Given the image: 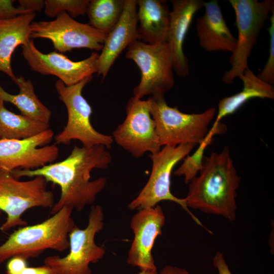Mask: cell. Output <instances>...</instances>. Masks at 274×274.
Returning a JSON list of instances; mask_svg holds the SVG:
<instances>
[{
  "mask_svg": "<svg viewBox=\"0 0 274 274\" xmlns=\"http://www.w3.org/2000/svg\"><path fill=\"white\" fill-rule=\"evenodd\" d=\"M107 149L102 145L90 148L75 145L63 160L33 170L16 169L11 173L17 179L41 176L47 182L60 187V196L51 209V215L64 207L81 211L86 206L92 204L106 187V178L91 181L90 174L94 169H105L109 167L112 157Z\"/></svg>",
  "mask_w": 274,
  "mask_h": 274,
  "instance_id": "1",
  "label": "cell"
},
{
  "mask_svg": "<svg viewBox=\"0 0 274 274\" xmlns=\"http://www.w3.org/2000/svg\"><path fill=\"white\" fill-rule=\"evenodd\" d=\"M241 178L237 175L227 146L220 153L204 156L198 176L189 183L185 198L186 205L193 209L235 219L237 190Z\"/></svg>",
  "mask_w": 274,
  "mask_h": 274,
  "instance_id": "2",
  "label": "cell"
},
{
  "mask_svg": "<svg viewBox=\"0 0 274 274\" xmlns=\"http://www.w3.org/2000/svg\"><path fill=\"white\" fill-rule=\"evenodd\" d=\"M73 209L64 207L44 221L20 227L0 245V264L12 257L26 260L40 256L47 249L60 252L69 248L68 235L76 224Z\"/></svg>",
  "mask_w": 274,
  "mask_h": 274,
  "instance_id": "3",
  "label": "cell"
},
{
  "mask_svg": "<svg viewBox=\"0 0 274 274\" xmlns=\"http://www.w3.org/2000/svg\"><path fill=\"white\" fill-rule=\"evenodd\" d=\"M148 100L161 147L199 145L217 113L215 108L198 114L184 113L177 107H169L163 95L151 96Z\"/></svg>",
  "mask_w": 274,
  "mask_h": 274,
  "instance_id": "4",
  "label": "cell"
},
{
  "mask_svg": "<svg viewBox=\"0 0 274 274\" xmlns=\"http://www.w3.org/2000/svg\"><path fill=\"white\" fill-rule=\"evenodd\" d=\"M235 16L238 32L236 46L229 58L230 68L222 77L231 84L249 68L248 59L269 14L274 12L273 0H229Z\"/></svg>",
  "mask_w": 274,
  "mask_h": 274,
  "instance_id": "5",
  "label": "cell"
},
{
  "mask_svg": "<svg viewBox=\"0 0 274 274\" xmlns=\"http://www.w3.org/2000/svg\"><path fill=\"white\" fill-rule=\"evenodd\" d=\"M92 79L93 76H90L68 86L59 80L56 82L58 97L65 106L67 113L66 125L54 136L56 144L68 145L72 140H78L86 148L98 145L107 149L111 147L114 142L112 136L100 133L92 126V108L82 94L85 86Z\"/></svg>",
  "mask_w": 274,
  "mask_h": 274,
  "instance_id": "6",
  "label": "cell"
},
{
  "mask_svg": "<svg viewBox=\"0 0 274 274\" xmlns=\"http://www.w3.org/2000/svg\"><path fill=\"white\" fill-rule=\"evenodd\" d=\"M196 145L181 144L177 146H165L149 157L152 166L150 177L138 195L128 204L130 210L154 207L163 200L175 202L185 210L196 223L204 227L199 220L187 207L185 198H179L170 191L171 175L176 164L189 154Z\"/></svg>",
  "mask_w": 274,
  "mask_h": 274,
  "instance_id": "7",
  "label": "cell"
},
{
  "mask_svg": "<svg viewBox=\"0 0 274 274\" xmlns=\"http://www.w3.org/2000/svg\"><path fill=\"white\" fill-rule=\"evenodd\" d=\"M46 184V180L41 176L19 181L11 172L0 169V211L7 215L6 221L0 227L1 231L26 226L27 222L22 216L29 209L52 208L54 195L47 189Z\"/></svg>",
  "mask_w": 274,
  "mask_h": 274,
  "instance_id": "8",
  "label": "cell"
},
{
  "mask_svg": "<svg viewBox=\"0 0 274 274\" xmlns=\"http://www.w3.org/2000/svg\"><path fill=\"white\" fill-rule=\"evenodd\" d=\"M104 219L101 207L92 206L87 226L80 229L76 225L69 233V253L63 257L48 256L44 264L52 267L56 274H91L89 264L97 263L106 253L104 248L95 242L96 234L104 227Z\"/></svg>",
  "mask_w": 274,
  "mask_h": 274,
  "instance_id": "9",
  "label": "cell"
},
{
  "mask_svg": "<svg viewBox=\"0 0 274 274\" xmlns=\"http://www.w3.org/2000/svg\"><path fill=\"white\" fill-rule=\"evenodd\" d=\"M125 57L133 61L141 71L133 96L142 99L147 95H164L174 87L173 60L166 42L149 44L135 40L127 47Z\"/></svg>",
  "mask_w": 274,
  "mask_h": 274,
  "instance_id": "10",
  "label": "cell"
},
{
  "mask_svg": "<svg viewBox=\"0 0 274 274\" xmlns=\"http://www.w3.org/2000/svg\"><path fill=\"white\" fill-rule=\"evenodd\" d=\"M125 111V119L113 132L114 141L135 158L147 152H158L161 147L148 99L133 96L127 101Z\"/></svg>",
  "mask_w": 274,
  "mask_h": 274,
  "instance_id": "11",
  "label": "cell"
},
{
  "mask_svg": "<svg viewBox=\"0 0 274 274\" xmlns=\"http://www.w3.org/2000/svg\"><path fill=\"white\" fill-rule=\"evenodd\" d=\"M30 29V38L48 39L61 53L75 48L101 51L107 37L88 23L77 21L65 12L59 13L53 20L32 22Z\"/></svg>",
  "mask_w": 274,
  "mask_h": 274,
  "instance_id": "12",
  "label": "cell"
},
{
  "mask_svg": "<svg viewBox=\"0 0 274 274\" xmlns=\"http://www.w3.org/2000/svg\"><path fill=\"white\" fill-rule=\"evenodd\" d=\"M54 136L48 129L33 136L20 140L0 139V169L33 170L53 163L59 150L53 144L47 145Z\"/></svg>",
  "mask_w": 274,
  "mask_h": 274,
  "instance_id": "13",
  "label": "cell"
},
{
  "mask_svg": "<svg viewBox=\"0 0 274 274\" xmlns=\"http://www.w3.org/2000/svg\"><path fill=\"white\" fill-rule=\"evenodd\" d=\"M22 55L32 71L43 75L56 76L67 86L98 72L99 54L96 52L84 60L74 61L55 51L43 53L30 40L22 46Z\"/></svg>",
  "mask_w": 274,
  "mask_h": 274,
  "instance_id": "14",
  "label": "cell"
},
{
  "mask_svg": "<svg viewBox=\"0 0 274 274\" xmlns=\"http://www.w3.org/2000/svg\"><path fill=\"white\" fill-rule=\"evenodd\" d=\"M165 217L162 208L156 205L138 210L130 221L134 237L128 251V264L140 271H156L152 250L156 238L162 235Z\"/></svg>",
  "mask_w": 274,
  "mask_h": 274,
  "instance_id": "15",
  "label": "cell"
},
{
  "mask_svg": "<svg viewBox=\"0 0 274 274\" xmlns=\"http://www.w3.org/2000/svg\"><path fill=\"white\" fill-rule=\"evenodd\" d=\"M201 0H173L166 43L172 55L174 72L179 77L189 74V63L183 50L186 36L196 13L203 7Z\"/></svg>",
  "mask_w": 274,
  "mask_h": 274,
  "instance_id": "16",
  "label": "cell"
},
{
  "mask_svg": "<svg viewBox=\"0 0 274 274\" xmlns=\"http://www.w3.org/2000/svg\"><path fill=\"white\" fill-rule=\"evenodd\" d=\"M138 23L136 0H125L122 14L107 35L99 54L97 74L103 80L123 50L132 42L139 40Z\"/></svg>",
  "mask_w": 274,
  "mask_h": 274,
  "instance_id": "17",
  "label": "cell"
},
{
  "mask_svg": "<svg viewBox=\"0 0 274 274\" xmlns=\"http://www.w3.org/2000/svg\"><path fill=\"white\" fill-rule=\"evenodd\" d=\"M204 14L197 18V36L200 46L209 52L232 53L236 46V39L227 25L216 0L203 3Z\"/></svg>",
  "mask_w": 274,
  "mask_h": 274,
  "instance_id": "18",
  "label": "cell"
},
{
  "mask_svg": "<svg viewBox=\"0 0 274 274\" xmlns=\"http://www.w3.org/2000/svg\"><path fill=\"white\" fill-rule=\"evenodd\" d=\"M139 40L149 44L166 42L170 12L162 0H136Z\"/></svg>",
  "mask_w": 274,
  "mask_h": 274,
  "instance_id": "19",
  "label": "cell"
},
{
  "mask_svg": "<svg viewBox=\"0 0 274 274\" xmlns=\"http://www.w3.org/2000/svg\"><path fill=\"white\" fill-rule=\"evenodd\" d=\"M35 17L36 13H27L0 20V72L14 82L16 77L11 67V57L19 45L30 41V26Z\"/></svg>",
  "mask_w": 274,
  "mask_h": 274,
  "instance_id": "20",
  "label": "cell"
},
{
  "mask_svg": "<svg viewBox=\"0 0 274 274\" xmlns=\"http://www.w3.org/2000/svg\"><path fill=\"white\" fill-rule=\"evenodd\" d=\"M238 78L243 82L242 90L234 95L219 100L216 118L213 125H217L223 117L235 113L252 98H274L273 85L259 79L249 67Z\"/></svg>",
  "mask_w": 274,
  "mask_h": 274,
  "instance_id": "21",
  "label": "cell"
},
{
  "mask_svg": "<svg viewBox=\"0 0 274 274\" xmlns=\"http://www.w3.org/2000/svg\"><path fill=\"white\" fill-rule=\"evenodd\" d=\"M14 83L18 86L19 92L17 94H11L0 85V99L15 106L21 115L49 123L51 111L37 97L31 81L20 76L16 77Z\"/></svg>",
  "mask_w": 274,
  "mask_h": 274,
  "instance_id": "22",
  "label": "cell"
},
{
  "mask_svg": "<svg viewBox=\"0 0 274 274\" xmlns=\"http://www.w3.org/2000/svg\"><path fill=\"white\" fill-rule=\"evenodd\" d=\"M49 128V123L10 111L0 99V139H26Z\"/></svg>",
  "mask_w": 274,
  "mask_h": 274,
  "instance_id": "23",
  "label": "cell"
},
{
  "mask_svg": "<svg viewBox=\"0 0 274 274\" xmlns=\"http://www.w3.org/2000/svg\"><path fill=\"white\" fill-rule=\"evenodd\" d=\"M125 0H89L86 14L88 24L108 35L119 21Z\"/></svg>",
  "mask_w": 274,
  "mask_h": 274,
  "instance_id": "24",
  "label": "cell"
},
{
  "mask_svg": "<svg viewBox=\"0 0 274 274\" xmlns=\"http://www.w3.org/2000/svg\"><path fill=\"white\" fill-rule=\"evenodd\" d=\"M226 128L222 124L212 127L204 140L199 144L195 152L191 155H188L180 167L175 170V176H183L184 182L188 184L194 179L203 167L204 152L206 147L210 144L215 135L226 133Z\"/></svg>",
  "mask_w": 274,
  "mask_h": 274,
  "instance_id": "25",
  "label": "cell"
},
{
  "mask_svg": "<svg viewBox=\"0 0 274 274\" xmlns=\"http://www.w3.org/2000/svg\"><path fill=\"white\" fill-rule=\"evenodd\" d=\"M89 0H45L44 13L49 17H56L62 12L73 17L86 14Z\"/></svg>",
  "mask_w": 274,
  "mask_h": 274,
  "instance_id": "26",
  "label": "cell"
},
{
  "mask_svg": "<svg viewBox=\"0 0 274 274\" xmlns=\"http://www.w3.org/2000/svg\"><path fill=\"white\" fill-rule=\"evenodd\" d=\"M270 26L267 29L269 34V55L266 64L257 76L264 82L273 85L274 83V12L269 17Z\"/></svg>",
  "mask_w": 274,
  "mask_h": 274,
  "instance_id": "27",
  "label": "cell"
},
{
  "mask_svg": "<svg viewBox=\"0 0 274 274\" xmlns=\"http://www.w3.org/2000/svg\"><path fill=\"white\" fill-rule=\"evenodd\" d=\"M14 1L0 0V20L13 18L18 15L27 14L20 7L13 5Z\"/></svg>",
  "mask_w": 274,
  "mask_h": 274,
  "instance_id": "28",
  "label": "cell"
},
{
  "mask_svg": "<svg viewBox=\"0 0 274 274\" xmlns=\"http://www.w3.org/2000/svg\"><path fill=\"white\" fill-rule=\"evenodd\" d=\"M28 266L27 260L20 256L11 258L6 265V274H20Z\"/></svg>",
  "mask_w": 274,
  "mask_h": 274,
  "instance_id": "29",
  "label": "cell"
},
{
  "mask_svg": "<svg viewBox=\"0 0 274 274\" xmlns=\"http://www.w3.org/2000/svg\"><path fill=\"white\" fill-rule=\"evenodd\" d=\"M19 7L27 13H36L40 12L45 6V1L43 0H19Z\"/></svg>",
  "mask_w": 274,
  "mask_h": 274,
  "instance_id": "30",
  "label": "cell"
},
{
  "mask_svg": "<svg viewBox=\"0 0 274 274\" xmlns=\"http://www.w3.org/2000/svg\"><path fill=\"white\" fill-rule=\"evenodd\" d=\"M214 267L219 274H231L223 254L217 252L213 258Z\"/></svg>",
  "mask_w": 274,
  "mask_h": 274,
  "instance_id": "31",
  "label": "cell"
},
{
  "mask_svg": "<svg viewBox=\"0 0 274 274\" xmlns=\"http://www.w3.org/2000/svg\"><path fill=\"white\" fill-rule=\"evenodd\" d=\"M20 274H56V273L52 267L44 264L36 267L27 266Z\"/></svg>",
  "mask_w": 274,
  "mask_h": 274,
  "instance_id": "32",
  "label": "cell"
},
{
  "mask_svg": "<svg viewBox=\"0 0 274 274\" xmlns=\"http://www.w3.org/2000/svg\"><path fill=\"white\" fill-rule=\"evenodd\" d=\"M159 274H190L189 272L183 268H180L172 265L165 266L160 271Z\"/></svg>",
  "mask_w": 274,
  "mask_h": 274,
  "instance_id": "33",
  "label": "cell"
},
{
  "mask_svg": "<svg viewBox=\"0 0 274 274\" xmlns=\"http://www.w3.org/2000/svg\"><path fill=\"white\" fill-rule=\"evenodd\" d=\"M136 274H157V270L156 271H140Z\"/></svg>",
  "mask_w": 274,
  "mask_h": 274,
  "instance_id": "34",
  "label": "cell"
},
{
  "mask_svg": "<svg viewBox=\"0 0 274 274\" xmlns=\"http://www.w3.org/2000/svg\"><path fill=\"white\" fill-rule=\"evenodd\" d=\"M1 215H2V212L0 211V218L1 217Z\"/></svg>",
  "mask_w": 274,
  "mask_h": 274,
  "instance_id": "35",
  "label": "cell"
}]
</instances>
